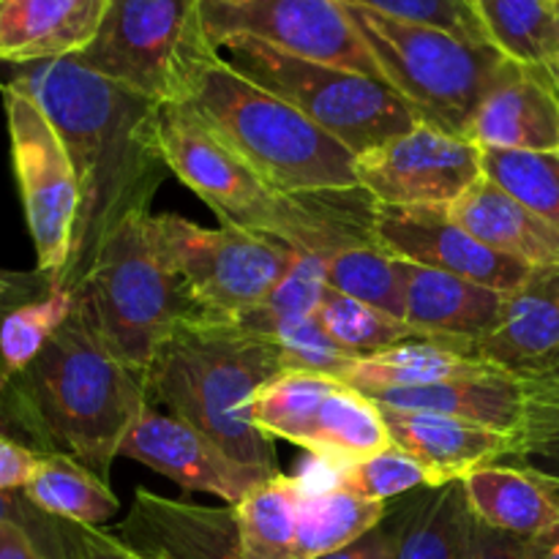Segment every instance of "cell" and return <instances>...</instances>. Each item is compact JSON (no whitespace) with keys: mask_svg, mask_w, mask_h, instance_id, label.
Wrapping results in <instances>:
<instances>
[{"mask_svg":"<svg viewBox=\"0 0 559 559\" xmlns=\"http://www.w3.org/2000/svg\"><path fill=\"white\" fill-rule=\"evenodd\" d=\"M9 80L36 98L74 164L80 216L58 287L76 295L107 240L131 218L151 213L158 186L173 175L158 147L162 104L76 58L20 66Z\"/></svg>","mask_w":559,"mask_h":559,"instance_id":"obj_1","label":"cell"},{"mask_svg":"<svg viewBox=\"0 0 559 559\" xmlns=\"http://www.w3.org/2000/svg\"><path fill=\"white\" fill-rule=\"evenodd\" d=\"M145 409V382L80 300L47 344L0 380V431L38 453L74 459L98 478H107Z\"/></svg>","mask_w":559,"mask_h":559,"instance_id":"obj_2","label":"cell"},{"mask_svg":"<svg viewBox=\"0 0 559 559\" xmlns=\"http://www.w3.org/2000/svg\"><path fill=\"white\" fill-rule=\"evenodd\" d=\"M158 147L169 173L189 186L222 218L224 227L249 229L295 251L320 257L377 243V202L369 191L295 194L276 189L183 104L162 107Z\"/></svg>","mask_w":559,"mask_h":559,"instance_id":"obj_3","label":"cell"},{"mask_svg":"<svg viewBox=\"0 0 559 559\" xmlns=\"http://www.w3.org/2000/svg\"><path fill=\"white\" fill-rule=\"evenodd\" d=\"M284 374L278 347L235 320L194 317L153 355L147 407L178 415L243 467L276 478L273 440L251 424L257 393Z\"/></svg>","mask_w":559,"mask_h":559,"instance_id":"obj_4","label":"cell"},{"mask_svg":"<svg viewBox=\"0 0 559 559\" xmlns=\"http://www.w3.org/2000/svg\"><path fill=\"white\" fill-rule=\"evenodd\" d=\"M183 107L276 189L295 194L360 189L358 156L344 142L246 80L222 55L207 63Z\"/></svg>","mask_w":559,"mask_h":559,"instance_id":"obj_5","label":"cell"},{"mask_svg":"<svg viewBox=\"0 0 559 559\" xmlns=\"http://www.w3.org/2000/svg\"><path fill=\"white\" fill-rule=\"evenodd\" d=\"M342 5L388 85L424 123L467 136L475 112L513 60L491 44L464 41L437 27L396 20L349 0H342Z\"/></svg>","mask_w":559,"mask_h":559,"instance_id":"obj_6","label":"cell"},{"mask_svg":"<svg viewBox=\"0 0 559 559\" xmlns=\"http://www.w3.org/2000/svg\"><path fill=\"white\" fill-rule=\"evenodd\" d=\"M216 49L246 80L293 104L355 156L424 123L391 85L358 71L295 58L254 36H227Z\"/></svg>","mask_w":559,"mask_h":559,"instance_id":"obj_7","label":"cell"},{"mask_svg":"<svg viewBox=\"0 0 559 559\" xmlns=\"http://www.w3.org/2000/svg\"><path fill=\"white\" fill-rule=\"evenodd\" d=\"M145 216L131 218L107 240L76 289L98 333L142 380L156 349L183 322L202 317L178 273L147 240Z\"/></svg>","mask_w":559,"mask_h":559,"instance_id":"obj_8","label":"cell"},{"mask_svg":"<svg viewBox=\"0 0 559 559\" xmlns=\"http://www.w3.org/2000/svg\"><path fill=\"white\" fill-rule=\"evenodd\" d=\"M218 49L202 22V0H109L82 66L169 107L186 104Z\"/></svg>","mask_w":559,"mask_h":559,"instance_id":"obj_9","label":"cell"},{"mask_svg":"<svg viewBox=\"0 0 559 559\" xmlns=\"http://www.w3.org/2000/svg\"><path fill=\"white\" fill-rule=\"evenodd\" d=\"M164 265L183 282L202 317L240 320L265 304L298 251L238 227L207 229L175 213L145 216Z\"/></svg>","mask_w":559,"mask_h":559,"instance_id":"obj_10","label":"cell"},{"mask_svg":"<svg viewBox=\"0 0 559 559\" xmlns=\"http://www.w3.org/2000/svg\"><path fill=\"white\" fill-rule=\"evenodd\" d=\"M251 424L271 440H287L333 467L393 445L380 407L358 388L306 371H284L251 402Z\"/></svg>","mask_w":559,"mask_h":559,"instance_id":"obj_11","label":"cell"},{"mask_svg":"<svg viewBox=\"0 0 559 559\" xmlns=\"http://www.w3.org/2000/svg\"><path fill=\"white\" fill-rule=\"evenodd\" d=\"M9 120L11 162L20 183L27 229L36 246L38 271L58 278L66 271L80 216V183L74 164L36 98L11 80H0Z\"/></svg>","mask_w":559,"mask_h":559,"instance_id":"obj_12","label":"cell"},{"mask_svg":"<svg viewBox=\"0 0 559 559\" xmlns=\"http://www.w3.org/2000/svg\"><path fill=\"white\" fill-rule=\"evenodd\" d=\"M202 22L213 47L227 36H254L295 58L385 82L342 0H246L238 5L202 0Z\"/></svg>","mask_w":559,"mask_h":559,"instance_id":"obj_13","label":"cell"},{"mask_svg":"<svg viewBox=\"0 0 559 559\" xmlns=\"http://www.w3.org/2000/svg\"><path fill=\"white\" fill-rule=\"evenodd\" d=\"M480 175V145L429 123L358 156L360 189L391 207H448Z\"/></svg>","mask_w":559,"mask_h":559,"instance_id":"obj_14","label":"cell"},{"mask_svg":"<svg viewBox=\"0 0 559 559\" xmlns=\"http://www.w3.org/2000/svg\"><path fill=\"white\" fill-rule=\"evenodd\" d=\"M374 238L399 260L484 284L497 293H516L533 265L500 254L469 235L448 207L377 205Z\"/></svg>","mask_w":559,"mask_h":559,"instance_id":"obj_15","label":"cell"},{"mask_svg":"<svg viewBox=\"0 0 559 559\" xmlns=\"http://www.w3.org/2000/svg\"><path fill=\"white\" fill-rule=\"evenodd\" d=\"M120 456L142 462L145 467L167 475L186 491H205L222 497L227 506H238L254 486L271 480L257 469L229 459L202 431L180 420L178 415L147 407L134 429L123 440Z\"/></svg>","mask_w":559,"mask_h":559,"instance_id":"obj_16","label":"cell"},{"mask_svg":"<svg viewBox=\"0 0 559 559\" xmlns=\"http://www.w3.org/2000/svg\"><path fill=\"white\" fill-rule=\"evenodd\" d=\"M112 535L145 559H249L235 506H194L147 489L134 491L129 516Z\"/></svg>","mask_w":559,"mask_h":559,"instance_id":"obj_17","label":"cell"},{"mask_svg":"<svg viewBox=\"0 0 559 559\" xmlns=\"http://www.w3.org/2000/svg\"><path fill=\"white\" fill-rule=\"evenodd\" d=\"M467 355L519 380L559 371V265L533 267L527 282L508 295L500 325L469 344Z\"/></svg>","mask_w":559,"mask_h":559,"instance_id":"obj_18","label":"cell"},{"mask_svg":"<svg viewBox=\"0 0 559 559\" xmlns=\"http://www.w3.org/2000/svg\"><path fill=\"white\" fill-rule=\"evenodd\" d=\"M464 140L508 151H559V76L513 60Z\"/></svg>","mask_w":559,"mask_h":559,"instance_id":"obj_19","label":"cell"},{"mask_svg":"<svg viewBox=\"0 0 559 559\" xmlns=\"http://www.w3.org/2000/svg\"><path fill=\"white\" fill-rule=\"evenodd\" d=\"M404 262V320L431 342L467 353L473 342L489 336L502 322L508 293Z\"/></svg>","mask_w":559,"mask_h":559,"instance_id":"obj_20","label":"cell"},{"mask_svg":"<svg viewBox=\"0 0 559 559\" xmlns=\"http://www.w3.org/2000/svg\"><path fill=\"white\" fill-rule=\"evenodd\" d=\"M380 413L393 445L418 459L440 486L464 480L475 469L502 464L511 453V437L473 420L429 409L380 407Z\"/></svg>","mask_w":559,"mask_h":559,"instance_id":"obj_21","label":"cell"},{"mask_svg":"<svg viewBox=\"0 0 559 559\" xmlns=\"http://www.w3.org/2000/svg\"><path fill=\"white\" fill-rule=\"evenodd\" d=\"M109 0H0V66L74 58L98 36Z\"/></svg>","mask_w":559,"mask_h":559,"instance_id":"obj_22","label":"cell"},{"mask_svg":"<svg viewBox=\"0 0 559 559\" xmlns=\"http://www.w3.org/2000/svg\"><path fill=\"white\" fill-rule=\"evenodd\" d=\"M448 213L500 254L533 267L559 265V229L480 175Z\"/></svg>","mask_w":559,"mask_h":559,"instance_id":"obj_23","label":"cell"},{"mask_svg":"<svg viewBox=\"0 0 559 559\" xmlns=\"http://www.w3.org/2000/svg\"><path fill=\"white\" fill-rule=\"evenodd\" d=\"M364 396H369L380 407L429 409V413L473 420V424L513 437L522 420L524 382L500 369H486L480 374L456 377V380L435 382V385L374 391Z\"/></svg>","mask_w":559,"mask_h":559,"instance_id":"obj_24","label":"cell"},{"mask_svg":"<svg viewBox=\"0 0 559 559\" xmlns=\"http://www.w3.org/2000/svg\"><path fill=\"white\" fill-rule=\"evenodd\" d=\"M469 508L486 524L535 538L559 522V497L538 475L513 464H491L464 478Z\"/></svg>","mask_w":559,"mask_h":559,"instance_id":"obj_25","label":"cell"},{"mask_svg":"<svg viewBox=\"0 0 559 559\" xmlns=\"http://www.w3.org/2000/svg\"><path fill=\"white\" fill-rule=\"evenodd\" d=\"M388 502L364 500L338 486L300 480L295 559H317L344 549L388 516Z\"/></svg>","mask_w":559,"mask_h":559,"instance_id":"obj_26","label":"cell"},{"mask_svg":"<svg viewBox=\"0 0 559 559\" xmlns=\"http://www.w3.org/2000/svg\"><path fill=\"white\" fill-rule=\"evenodd\" d=\"M486 369H495V366L480 364L473 355L448 347V344L420 338V342L399 344L369 358H358L342 377V382L358 388L360 393H374L435 385V382L456 380V377L480 374Z\"/></svg>","mask_w":559,"mask_h":559,"instance_id":"obj_27","label":"cell"},{"mask_svg":"<svg viewBox=\"0 0 559 559\" xmlns=\"http://www.w3.org/2000/svg\"><path fill=\"white\" fill-rule=\"evenodd\" d=\"M399 516V559H462L473 516L464 480L413 491Z\"/></svg>","mask_w":559,"mask_h":559,"instance_id":"obj_28","label":"cell"},{"mask_svg":"<svg viewBox=\"0 0 559 559\" xmlns=\"http://www.w3.org/2000/svg\"><path fill=\"white\" fill-rule=\"evenodd\" d=\"M491 47L559 76V0H475Z\"/></svg>","mask_w":559,"mask_h":559,"instance_id":"obj_29","label":"cell"},{"mask_svg":"<svg viewBox=\"0 0 559 559\" xmlns=\"http://www.w3.org/2000/svg\"><path fill=\"white\" fill-rule=\"evenodd\" d=\"M22 491L49 516L80 527L98 530L118 513V497L107 480L60 453H44Z\"/></svg>","mask_w":559,"mask_h":559,"instance_id":"obj_30","label":"cell"},{"mask_svg":"<svg viewBox=\"0 0 559 559\" xmlns=\"http://www.w3.org/2000/svg\"><path fill=\"white\" fill-rule=\"evenodd\" d=\"M300 478L262 480L235 506L240 544L249 559H295Z\"/></svg>","mask_w":559,"mask_h":559,"instance_id":"obj_31","label":"cell"},{"mask_svg":"<svg viewBox=\"0 0 559 559\" xmlns=\"http://www.w3.org/2000/svg\"><path fill=\"white\" fill-rule=\"evenodd\" d=\"M522 382V420L506 462L538 475L559 497V371Z\"/></svg>","mask_w":559,"mask_h":559,"instance_id":"obj_32","label":"cell"},{"mask_svg":"<svg viewBox=\"0 0 559 559\" xmlns=\"http://www.w3.org/2000/svg\"><path fill=\"white\" fill-rule=\"evenodd\" d=\"M314 317L325 328L328 336L353 358H369V355L385 353V349L399 347V344L426 338L409 322L382 314L374 306L360 304L349 295L336 293L333 287H325ZM426 342H431V338H426Z\"/></svg>","mask_w":559,"mask_h":559,"instance_id":"obj_33","label":"cell"},{"mask_svg":"<svg viewBox=\"0 0 559 559\" xmlns=\"http://www.w3.org/2000/svg\"><path fill=\"white\" fill-rule=\"evenodd\" d=\"M328 287L404 320V262L382 246H353L328 257ZM407 322V320H404Z\"/></svg>","mask_w":559,"mask_h":559,"instance_id":"obj_34","label":"cell"},{"mask_svg":"<svg viewBox=\"0 0 559 559\" xmlns=\"http://www.w3.org/2000/svg\"><path fill=\"white\" fill-rule=\"evenodd\" d=\"M480 173L559 229V151L480 147Z\"/></svg>","mask_w":559,"mask_h":559,"instance_id":"obj_35","label":"cell"},{"mask_svg":"<svg viewBox=\"0 0 559 559\" xmlns=\"http://www.w3.org/2000/svg\"><path fill=\"white\" fill-rule=\"evenodd\" d=\"M333 486L364 500L388 502L440 484L418 459L409 456L399 445H388L371 456L336 467Z\"/></svg>","mask_w":559,"mask_h":559,"instance_id":"obj_36","label":"cell"},{"mask_svg":"<svg viewBox=\"0 0 559 559\" xmlns=\"http://www.w3.org/2000/svg\"><path fill=\"white\" fill-rule=\"evenodd\" d=\"M328 287V257L320 254H304L298 251L295 262L289 265V271L284 273L282 282L273 287V293L267 295L265 304L257 306L254 311H249L246 317H240L243 328L267 336L276 328L287 325V322L304 320L311 317L320 306L322 293Z\"/></svg>","mask_w":559,"mask_h":559,"instance_id":"obj_37","label":"cell"},{"mask_svg":"<svg viewBox=\"0 0 559 559\" xmlns=\"http://www.w3.org/2000/svg\"><path fill=\"white\" fill-rule=\"evenodd\" d=\"M74 304L76 295L55 284L47 298L14 311L5 320L3 333H0V380L22 369L47 344V338L69 320Z\"/></svg>","mask_w":559,"mask_h":559,"instance_id":"obj_38","label":"cell"},{"mask_svg":"<svg viewBox=\"0 0 559 559\" xmlns=\"http://www.w3.org/2000/svg\"><path fill=\"white\" fill-rule=\"evenodd\" d=\"M282 355L284 371H306V374H322L342 380L349 366L358 358L344 353L336 342L325 333V328L317 322V317H304V320L287 322L267 333Z\"/></svg>","mask_w":559,"mask_h":559,"instance_id":"obj_39","label":"cell"},{"mask_svg":"<svg viewBox=\"0 0 559 559\" xmlns=\"http://www.w3.org/2000/svg\"><path fill=\"white\" fill-rule=\"evenodd\" d=\"M396 20L429 25L473 44H491L480 22L475 0H349Z\"/></svg>","mask_w":559,"mask_h":559,"instance_id":"obj_40","label":"cell"},{"mask_svg":"<svg viewBox=\"0 0 559 559\" xmlns=\"http://www.w3.org/2000/svg\"><path fill=\"white\" fill-rule=\"evenodd\" d=\"M462 559H530V538L491 527L473 513Z\"/></svg>","mask_w":559,"mask_h":559,"instance_id":"obj_41","label":"cell"},{"mask_svg":"<svg viewBox=\"0 0 559 559\" xmlns=\"http://www.w3.org/2000/svg\"><path fill=\"white\" fill-rule=\"evenodd\" d=\"M55 284H58V278L41 273L38 267L36 271H9V267H0V333H3L5 320L14 311L47 298L55 289Z\"/></svg>","mask_w":559,"mask_h":559,"instance_id":"obj_42","label":"cell"},{"mask_svg":"<svg viewBox=\"0 0 559 559\" xmlns=\"http://www.w3.org/2000/svg\"><path fill=\"white\" fill-rule=\"evenodd\" d=\"M317 559H399V516L396 511H388V516L360 535L358 540L347 544L344 549L331 551L325 557Z\"/></svg>","mask_w":559,"mask_h":559,"instance_id":"obj_43","label":"cell"},{"mask_svg":"<svg viewBox=\"0 0 559 559\" xmlns=\"http://www.w3.org/2000/svg\"><path fill=\"white\" fill-rule=\"evenodd\" d=\"M44 453L11 440L0 431V491L5 489H25L31 475L36 473Z\"/></svg>","mask_w":559,"mask_h":559,"instance_id":"obj_44","label":"cell"},{"mask_svg":"<svg viewBox=\"0 0 559 559\" xmlns=\"http://www.w3.org/2000/svg\"><path fill=\"white\" fill-rule=\"evenodd\" d=\"M80 559H145V557L136 555L134 549H129L118 535L104 533V530L85 527V533H82Z\"/></svg>","mask_w":559,"mask_h":559,"instance_id":"obj_45","label":"cell"},{"mask_svg":"<svg viewBox=\"0 0 559 559\" xmlns=\"http://www.w3.org/2000/svg\"><path fill=\"white\" fill-rule=\"evenodd\" d=\"M0 559H47L31 535L14 522H0Z\"/></svg>","mask_w":559,"mask_h":559,"instance_id":"obj_46","label":"cell"},{"mask_svg":"<svg viewBox=\"0 0 559 559\" xmlns=\"http://www.w3.org/2000/svg\"><path fill=\"white\" fill-rule=\"evenodd\" d=\"M530 559H559V522L530 538Z\"/></svg>","mask_w":559,"mask_h":559,"instance_id":"obj_47","label":"cell"},{"mask_svg":"<svg viewBox=\"0 0 559 559\" xmlns=\"http://www.w3.org/2000/svg\"><path fill=\"white\" fill-rule=\"evenodd\" d=\"M218 3H229V5H238V3H246V0H218Z\"/></svg>","mask_w":559,"mask_h":559,"instance_id":"obj_48","label":"cell"}]
</instances>
